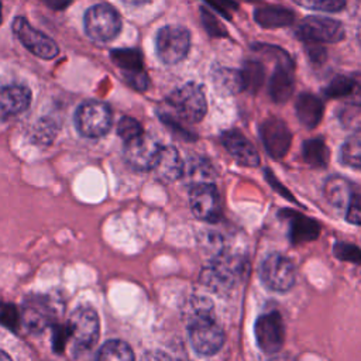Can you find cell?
<instances>
[{
  "label": "cell",
  "mask_w": 361,
  "mask_h": 361,
  "mask_svg": "<svg viewBox=\"0 0 361 361\" xmlns=\"http://www.w3.org/2000/svg\"><path fill=\"white\" fill-rule=\"evenodd\" d=\"M188 333L192 347L202 355H213L224 344V333L212 310L188 316Z\"/></svg>",
  "instance_id": "cell-1"
},
{
  "label": "cell",
  "mask_w": 361,
  "mask_h": 361,
  "mask_svg": "<svg viewBox=\"0 0 361 361\" xmlns=\"http://www.w3.org/2000/svg\"><path fill=\"white\" fill-rule=\"evenodd\" d=\"M168 103L175 110L176 116L188 123L200 121L207 110V103L202 86L196 83H186L168 97Z\"/></svg>",
  "instance_id": "cell-2"
},
{
  "label": "cell",
  "mask_w": 361,
  "mask_h": 361,
  "mask_svg": "<svg viewBox=\"0 0 361 361\" xmlns=\"http://www.w3.org/2000/svg\"><path fill=\"white\" fill-rule=\"evenodd\" d=\"M259 278L269 290L288 292L295 285V267L286 255L272 252L264 258L259 267Z\"/></svg>",
  "instance_id": "cell-3"
},
{
  "label": "cell",
  "mask_w": 361,
  "mask_h": 361,
  "mask_svg": "<svg viewBox=\"0 0 361 361\" xmlns=\"http://www.w3.org/2000/svg\"><path fill=\"white\" fill-rule=\"evenodd\" d=\"M111 120L113 117L109 106L97 100L82 103L75 114L78 131L89 138L104 135L110 130Z\"/></svg>",
  "instance_id": "cell-4"
},
{
  "label": "cell",
  "mask_w": 361,
  "mask_h": 361,
  "mask_svg": "<svg viewBox=\"0 0 361 361\" xmlns=\"http://www.w3.org/2000/svg\"><path fill=\"white\" fill-rule=\"evenodd\" d=\"M243 261L237 257L220 254L202 274V282L214 292L231 289L243 274Z\"/></svg>",
  "instance_id": "cell-5"
},
{
  "label": "cell",
  "mask_w": 361,
  "mask_h": 361,
  "mask_svg": "<svg viewBox=\"0 0 361 361\" xmlns=\"http://www.w3.org/2000/svg\"><path fill=\"white\" fill-rule=\"evenodd\" d=\"M157 54L165 63L180 62L190 45V35L186 28L180 25H166L159 30L157 35Z\"/></svg>",
  "instance_id": "cell-6"
},
{
  "label": "cell",
  "mask_w": 361,
  "mask_h": 361,
  "mask_svg": "<svg viewBox=\"0 0 361 361\" xmlns=\"http://www.w3.org/2000/svg\"><path fill=\"white\" fill-rule=\"evenodd\" d=\"M121 28L118 14L107 4H96L85 14V30L94 41H110Z\"/></svg>",
  "instance_id": "cell-7"
},
{
  "label": "cell",
  "mask_w": 361,
  "mask_h": 361,
  "mask_svg": "<svg viewBox=\"0 0 361 361\" xmlns=\"http://www.w3.org/2000/svg\"><path fill=\"white\" fill-rule=\"evenodd\" d=\"M298 35L309 44H330L344 38V28L336 20L309 16L299 24Z\"/></svg>",
  "instance_id": "cell-8"
},
{
  "label": "cell",
  "mask_w": 361,
  "mask_h": 361,
  "mask_svg": "<svg viewBox=\"0 0 361 361\" xmlns=\"http://www.w3.org/2000/svg\"><path fill=\"white\" fill-rule=\"evenodd\" d=\"M258 347L267 353H278L285 343V327L281 314L276 310L262 313L254 326Z\"/></svg>",
  "instance_id": "cell-9"
},
{
  "label": "cell",
  "mask_w": 361,
  "mask_h": 361,
  "mask_svg": "<svg viewBox=\"0 0 361 361\" xmlns=\"http://www.w3.org/2000/svg\"><path fill=\"white\" fill-rule=\"evenodd\" d=\"M13 31L16 32V35L21 41V44L35 56H39L44 59H52L59 52V48L52 38H49L44 32L35 30L23 17H17L13 21Z\"/></svg>",
  "instance_id": "cell-10"
},
{
  "label": "cell",
  "mask_w": 361,
  "mask_h": 361,
  "mask_svg": "<svg viewBox=\"0 0 361 361\" xmlns=\"http://www.w3.org/2000/svg\"><path fill=\"white\" fill-rule=\"evenodd\" d=\"M68 334L78 348H90L99 336V317L90 307L78 309L69 319Z\"/></svg>",
  "instance_id": "cell-11"
},
{
  "label": "cell",
  "mask_w": 361,
  "mask_h": 361,
  "mask_svg": "<svg viewBox=\"0 0 361 361\" xmlns=\"http://www.w3.org/2000/svg\"><path fill=\"white\" fill-rule=\"evenodd\" d=\"M192 213L203 221H217L221 216V200L219 190L212 183H197L189 195Z\"/></svg>",
  "instance_id": "cell-12"
},
{
  "label": "cell",
  "mask_w": 361,
  "mask_h": 361,
  "mask_svg": "<svg viewBox=\"0 0 361 361\" xmlns=\"http://www.w3.org/2000/svg\"><path fill=\"white\" fill-rule=\"evenodd\" d=\"M259 135L267 152L281 159L289 151L292 142V134L288 126L278 117H268L259 126Z\"/></svg>",
  "instance_id": "cell-13"
},
{
  "label": "cell",
  "mask_w": 361,
  "mask_h": 361,
  "mask_svg": "<svg viewBox=\"0 0 361 361\" xmlns=\"http://www.w3.org/2000/svg\"><path fill=\"white\" fill-rule=\"evenodd\" d=\"M161 145L151 135L142 134L138 138L126 142V159L127 162L140 169V171H151L158 154L161 151Z\"/></svg>",
  "instance_id": "cell-14"
},
{
  "label": "cell",
  "mask_w": 361,
  "mask_h": 361,
  "mask_svg": "<svg viewBox=\"0 0 361 361\" xmlns=\"http://www.w3.org/2000/svg\"><path fill=\"white\" fill-rule=\"evenodd\" d=\"M221 142L228 154L244 166H258L259 165V155L255 147L248 141L240 131L230 130L221 135Z\"/></svg>",
  "instance_id": "cell-15"
},
{
  "label": "cell",
  "mask_w": 361,
  "mask_h": 361,
  "mask_svg": "<svg viewBox=\"0 0 361 361\" xmlns=\"http://www.w3.org/2000/svg\"><path fill=\"white\" fill-rule=\"evenodd\" d=\"M295 87L293 73H292V62L288 56L279 58L276 68L271 76L269 82V94L276 103H285Z\"/></svg>",
  "instance_id": "cell-16"
},
{
  "label": "cell",
  "mask_w": 361,
  "mask_h": 361,
  "mask_svg": "<svg viewBox=\"0 0 361 361\" xmlns=\"http://www.w3.org/2000/svg\"><path fill=\"white\" fill-rule=\"evenodd\" d=\"M31 92L21 85L0 87V117L7 118L23 113L28 109Z\"/></svg>",
  "instance_id": "cell-17"
},
{
  "label": "cell",
  "mask_w": 361,
  "mask_h": 361,
  "mask_svg": "<svg viewBox=\"0 0 361 361\" xmlns=\"http://www.w3.org/2000/svg\"><path fill=\"white\" fill-rule=\"evenodd\" d=\"M151 171L159 180L173 182L182 176L183 162L173 147H162Z\"/></svg>",
  "instance_id": "cell-18"
},
{
  "label": "cell",
  "mask_w": 361,
  "mask_h": 361,
  "mask_svg": "<svg viewBox=\"0 0 361 361\" xmlns=\"http://www.w3.org/2000/svg\"><path fill=\"white\" fill-rule=\"evenodd\" d=\"M289 220V237L292 244L313 241L319 237L320 226L316 220L296 212H285Z\"/></svg>",
  "instance_id": "cell-19"
},
{
  "label": "cell",
  "mask_w": 361,
  "mask_h": 361,
  "mask_svg": "<svg viewBox=\"0 0 361 361\" xmlns=\"http://www.w3.org/2000/svg\"><path fill=\"white\" fill-rule=\"evenodd\" d=\"M296 116L300 124L309 130L314 128L323 117V103L319 97L310 93H302L295 104Z\"/></svg>",
  "instance_id": "cell-20"
},
{
  "label": "cell",
  "mask_w": 361,
  "mask_h": 361,
  "mask_svg": "<svg viewBox=\"0 0 361 361\" xmlns=\"http://www.w3.org/2000/svg\"><path fill=\"white\" fill-rule=\"evenodd\" d=\"M324 196L330 204L338 209H347L353 196L348 182L340 176H331L324 183Z\"/></svg>",
  "instance_id": "cell-21"
},
{
  "label": "cell",
  "mask_w": 361,
  "mask_h": 361,
  "mask_svg": "<svg viewBox=\"0 0 361 361\" xmlns=\"http://www.w3.org/2000/svg\"><path fill=\"white\" fill-rule=\"evenodd\" d=\"M96 361H134V353L126 341L109 340L100 347Z\"/></svg>",
  "instance_id": "cell-22"
},
{
  "label": "cell",
  "mask_w": 361,
  "mask_h": 361,
  "mask_svg": "<svg viewBox=\"0 0 361 361\" xmlns=\"http://www.w3.org/2000/svg\"><path fill=\"white\" fill-rule=\"evenodd\" d=\"M255 18L258 21V24L268 27V28H274V27H282V25H288L293 21L295 16L290 13V10L288 8H282V7H264V8H258L255 13Z\"/></svg>",
  "instance_id": "cell-23"
},
{
  "label": "cell",
  "mask_w": 361,
  "mask_h": 361,
  "mask_svg": "<svg viewBox=\"0 0 361 361\" xmlns=\"http://www.w3.org/2000/svg\"><path fill=\"white\" fill-rule=\"evenodd\" d=\"M303 159L313 168H324L329 162V148L322 138H312L303 142Z\"/></svg>",
  "instance_id": "cell-24"
},
{
  "label": "cell",
  "mask_w": 361,
  "mask_h": 361,
  "mask_svg": "<svg viewBox=\"0 0 361 361\" xmlns=\"http://www.w3.org/2000/svg\"><path fill=\"white\" fill-rule=\"evenodd\" d=\"M340 161L353 169H361V138L350 137L340 149Z\"/></svg>",
  "instance_id": "cell-25"
},
{
  "label": "cell",
  "mask_w": 361,
  "mask_h": 361,
  "mask_svg": "<svg viewBox=\"0 0 361 361\" xmlns=\"http://www.w3.org/2000/svg\"><path fill=\"white\" fill-rule=\"evenodd\" d=\"M353 89V76L351 75H340L336 76L329 86L326 87V93L330 97H348Z\"/></svg>",
  "instance_id": "cell-26"
},
{
  "label": "cell",
  "mask_w": 361,
  "mask_h": 361,
  "mask_svg": "<svg viewBox=\"0 0 361 361\" xmlns=\"http://www.w3.org/2000/svg\"><path fill=\"white\" fill-rule=\"evenodd\" d=\"M117 134L121 137V140L124 142H130V141L138 138L140 135H142L144 133H142L141 124L135 118H133V117H123L118 121Z\"/></svg>",
  "instance_id": "cell-27"
},
{
  "label": "cell",
  "mask_w": 361,
  "mask_h": 361,
  "mask_svg": "<svg viewBox=\"0 0 361 361\" xmlns=\"http://www.w3.org/2000/svg\"><path fill=\"white\" fill-rule=\"evenodd\" d=\"M296 4L319 11H329L336 13L345 7V0H293Z\"/></svg>",
  "instance_id": "cell-28"
},
{
  "label": "cell",
  "mask_w": 361,
  "mask_h": 361,
  "mask_svg": "<svg viewBox=\"0 0 361 361\" xmlns=\"http://www.w3.org/2000/svg\"><path fill=\"white\" fill-rule=\"evenodd\" d=\"M241 75H243V80H244V87H250L254 90L261 86L262 79H264L262 68L257 62H248L244 72H241Z\"/></svg>",
  "instance_id": "cell-29"
},
{
  "label": "cell",
  "mask_w": 361,
  "mask_h": 361,
  "mask_svg": "<svg viewBox=\"0 0 361 361\" xmlns=\"http://www.w3.org/2000/svg\"><path fill=\"white\" fill-rule=\"evenodd\" d=\"M340 120L344 127L351 130H361V106L351 104L340 110Z\"/></svg>",
  "instance_id": "cell-30"
},
{
  "label": "cell",
  "mask_w": 361,
  "mask_h": 361,
  "mask_svg": "<svg viewBox=\"0 0 361 361\" xmlns=\"http://www.w3.org/2000/svg\"><path fill=\"white\" fill-rule=\"evenodd\" d=\"M217 82H220L221 87L228 92H240L244 87L243 75L241 72H237V71H228V69L221 71L219 73Z\"/></svg>",
  "instance_id": "cell-31"
},
{
  "label": "cell",
  "mask_w": 361,
  "mask_h": 361,
  "mask_svg": "<svg viewBox=\"0 0 361 361\" xmlns=\"http://www.w3.org/2000/svg\"><path fill=\"white\" fill-rule=\"evenodd\" d=\"M334 254L337 258L344 259V261H350V262H355V264H361V250L357 248L353 244H345V243H337L334 245Z\"/></svg>",
  "instance_id": "cell-32"
},
{
  "label": "cell",
  "mask_w": 361,
  "mask_h": 361,
  "mask_svg": "<svg viewBox=\"0 0 361 361\" xmlns=\"http://www.w3.org/2000/svg\"><path fill=\"white\" fill-rule=\"evenodd\" d=\"M345 212L347 221L361 226V193H353Z\"/></svg>",
  "instance_id": "cell-33"
},
{
  "label": "cell",
  "mask_w": 361,
  "mask_h": 361,
  "mask_svg": "<svg viewBox=\"0 0 361 361\" xmlns=\"http://www.w3.org/2000/svg\"><path fill=\"white\" fill-rule=\"evenodd\" d=\"M0 323H3L6 327L14 330L16 326L18 324L17 310L13 306L6 305L3 309H0Z\"/></svg>",
  "instance_id": "cell-34"
},
{
  "label": "cell",
  "mask_w": 361,
  "mask_h": 361,
  "mask_svg": "<svg viewBox=\"0 0 361 361\" xmlns=\"http://www.w3.org/2000/svg\"><path fill=\"white\" fill-rule=\"evenodd\" d=\"M351 76H353V89H351L350 96L347 97V100L351 104L361 106V73H355Z\"/></svg>",
  "instance_id": "cell-35"
},
{
  "label": "cell",
  "mask_w": 361,
  "mask_h": 361,
  "mask_svg": "<svg viewBox=\"0 0 361 361\" xmlns=\"http://www.w3.org/2000/svg\"><path fill=\"white\" fill-rule=\"evenodd\" d=\"M140 361H173L166 353L159 350H149L147 351Z\"/></svg>",
  "instance_id": "cell-36"
},
{
  "label": "cell",
  "mask_w": 361,
  "mask_h": 361,
  "mask_svg": "<svg viewBox=\"0 0 361 361\" xmlns=\"http://www.w3.org/2000/svg\"><path fill=\"white\" fill-rule=\"evenodd\" d=\"M127 6H142L147 4L149 0H121Z\"/></svg>",
  "instance_id": "cell-37"
},
{
  "label": "cell",
  "mask_w": 361,
  "mask_h": 361,
  "mask_svg": "<svg viewBox=\"0 0 361 361\" xmlns=\"http://www.w3.org/2000/svg\"><path fill=\"white\" fill-rule=\"evenodd\" d=\"M0 361H13V360L10 358V355H8L7 353H4V351L0 350Z\"/></svg>",
  "instance_id": "cell-38"
},
{
  "label": "cell",
  "mask_w": 361,
  "mask_h": 361,
  "mask_svg": "<svg viewBox=\"0 0 361 361\" xmlns=\"http://www.w3.org/2000/svg\"><path fill=\"white\" fill-rule=\"evenodd\" d=\"M357 38H358V42L361 45V25L358 27V31H357Z\"/></svg>",
  "instance_id": "cell-39"
},
{
  "label": "cell",
  "mask_w": 361,
  "mask_h": 361,
  "mask_svg": "<svg viewBox=\"0 0 361 361\" xmlns=\"http://www.w3.org/2000/svg\"><path fill=\"white\" fill-rule=\"evenodd\" d=\"M3 20V13H1V1H0V23Z\"/></svg>",
  "instance_id": "cell-40"
}]
</instances>
